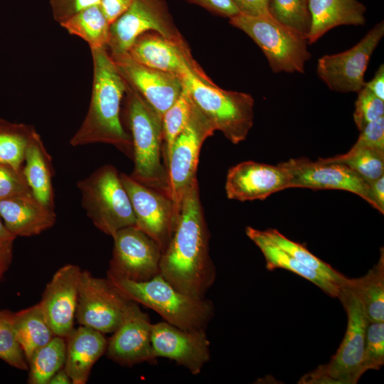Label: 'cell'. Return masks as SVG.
<instances>
[{
    "label": "cell",
    "instance_id": "6da1fadb",
    "mask_svg": "<svg viewBox=\"0 0 384 384\" xmlns=\"http://www.w3.org/2000/svg\"><path fill=\"white\" fill-rule=\"evenodd\" d=\"M209 240L196 179L183 196L176 226L161 255L160 274L182 293L205 298L216 277Z\"/></svg>",
    "mask_w": 384,
    "mask_h": 384
},
{
    "label": "cell",
    "instance_id": "7a4b0ae2",
    "mask_svg": "<svg viewBox=\"0 0 384 384\" xmlns=\"http://www.w3.org/2000/svg\"><path fill=\"white\" fill-rule=\"evenodd\" d=\"M93 65L90 103L81 125L70 139L73 146L95 143L111 144L132 159V142L121 121L127 83L107 47L91 49Z\"/></svg>",
    "mask_w": 384,
    "mask_h": 384
},
{
    "label": "cell",
    "instance_id": "3957f363",
    "mask_svg": "<svg viewBox=\"0 0 384 384\" xmlns=\"http://www.w3.org/2000/svg\"><path fill=\"white\" fill-rule=\"evenodd\" d=\"M124 100V118L133 149L134 169L129 176L170 197L168 173L161 161L162 118L127 83Z\"/></svg>",
    "mask_w": 384,
    "mask_h": 384
},
{
    "label": "cell",
    "instance_id": "277c9868",
    "mask_svg": "<svg viewBox=\"0 0 384 384\" xmlns=\"http://www.w3.org/2000/svg\"><path fill=\"white\" fill-rule=\"evenodd\" d=\"M178 76L215 131L235 144L246 139L254 120V99L250 94L218 87L200 68L187 67Z\"/></svg>",
    "mask_w": 384,
    "mask_h": 384
},
{
    "label": "cell",
    "instance_id": "5b68a950",
    "mask_svg": "<svg viewBox=\"0 0 384 384\" xmlns=\"http://www.w3.org/2000/svg\"><path fill=\"white\" fill-rule=\"evenodd\" d=\"M107 277L126 297L154 310L164 321L180 329L206 331L214 315L211 301L182 293L160 274L141 282Z\"/></svg>",
    "mask_w": 384,
    "mask_h": 384
},
{
    "label": "cell",
    "instance_id": "8992f818",
    "mask_svg": "<svg viewBox=\"0 0 384 384\" xmlns=\"http://www.w3.org/2000/svg\"><path fill=\"white\" fill-rule=\"evenodd\" d=\"M77 187L87 216L103 233L112 237L120 229L135 225L129 198L114 166H100Z\"/></svg>",
    "mask_w": 384,
    "mask_h": 384
},
{
    "label": "cell",
    "instance_id": "52a82bcc",
    "mask_svg": "<svg viewBox=\"0 0 384 384\" xmlns=\"http://www.w3.org/2000/svg\"><path fill=\"white\" fill-rule=\"evenodd\" d=\"M347 314V328L336 353L327 364L303 376L298 383L355 384L364 373L362 367L365 337L368 320L360 302L343 284L337 297Z\"/></svg>",
    "mask_w": 384,
    "mask_h": 384
},
{
    "label": "cell",
    "instance_id": "ba28073f",
    "mask_svg": "<svg viewBox=\"0 0 384 384\" xmlns=\"http://www.w3.org/2000/svg\"><path fill=\"white\" fill-rule=\"evenodd\" d=\"M229 19L233 26L245 32L260 48L274 73L304 72L311 57L305 37L273 17L238 14Z\"/></svg>",
    "mask_w": 384,
    "mask_h": 384
},
{
    "label": "cell",
    "instance_id": "9c48e42d",
    "mask_svg": "<svg viewBox=\"0 0 384 384\" xmlns=\"http://www.w3.org/2000/svg\"><path fill=\"white\" fill-rule=\"evenodd\" d=\"M107 278L81 272L75 319L102 334L113 333L122 322L131 302Z\"/></svg>",
    "mask_w": 384,
    "mask_h": 384
},
{
    "label": "cell",
    "instance_id": "30bf717a",
    "mask_svg": "<svg viewBox=\"0 0 384 384\" xmlns=\"http://www.w3.org/2000/svg\"><path fill=\"white\" fill-rule=\"evenodd\" d=\"M148 31L177 42L184 41L164 0H133L110 24L107 48L110 54L127 53L136 38Z\"/></svg>",
    "mask_w": 384,
    "mask_h": 384
},
{
    "label": "cell",
    "instance_id": "8fae6325",
    "mask_svg": "<svg viewBox=\"0 0 384 384\" xmlns=\"http://www.w3.org/2000/svg\"><path fill=\"white\" fill-rule=\"evenodd\" d=\"M215 131L211 123L193 103L186 126L174 142L167 167L170 197L178 216L185 191L197 179L201 146Z\"/></svg>",
    "mask_w": 384,
    "mask_h": 384
},
{
    "label": "cell",
    "instance_id": "7c38bea8",
    "mask_svg": "<svg viewBox=\"0 0 384 384\" xmlns=\"http://www.w3.org/2000/svg\"><path fill=\"white\" fill-rule=\"evenodd\" d=\"M383 35L384 22L382 21L348 50L323 55L317 63L319 77L334 91L358 92L366 84V70Z\"/></svg>",
    "mask_w": 384,
    "mask_h": 384
},
{
    "label": "cell",
    "instance_id": "4fadbf2b",
    "mask_svg": "<svg viewBox=\"0 0 384 384\" xmlns=\"http://www.w3.org/2000/svg\"><path fill=\"white\" fill-rule=\"evenodd\" d=\"M112 238L114 246L107 277L141 282L160 274L162 250L139 228L135 225L122 228Z\"/></svg>",
    "mask_w": 384,
    "mask_h": 384
},
{
    "label": "cell",
    "instance_id": "5bb4252c",
    "mask_svg": "<svg viewBox=\"0 0 384 384\" xmlns=\"http://www.w3.org/2000/svg\"><path fill=\"white\" fill-rule=\"evenodd\" d=\"M121 181L129 198L135 218V226L166 249L174 234L178 216L171 198L146 186L126 174Z\"/></svg>",
    "mask_w": 384,
    "mask_h": 384
},
{
    "label": "cell",
    "instance_id": "9a60e30c",
    "mask_svg": "<svg viewBox=\"0 0 384 384\" xmlns=\"http://www.w3.org/2000/svg\"><path fill=\"white\" fill-rule=\"evenodd\" d=\"M279 164L289 174V188L347 191L373 206L369 183L342 163L297 158Z\"/></svg>",
    "mask_w": 384,
    "mask_h": 384
},
{
    "label": "cell",
    "instance_id": "2e32d148",
    "mask_svg": "<svg viewBox=\"0 0 384 384\" xmlns=\"http://www.w3.org/2000/svg\"><path fill=\"white\" fill-rule=\"evenodd\" d=\"M110 55L125 82L162 118L182 91L181 78L172 73L144 65L128 53Z\"/></svg>",
    "mask_w": 384,
    "mask_h": 384
},
{
    "label": "cell",
    "instance_id": "e0dca14e",
    "mask_svg": "<svg viewBox=\"0 0 384 384\" xmlns=\"http://www.w3.org/2000/svg\"><path fill=\"white\" fill-rule=\"evenodd\" d=\"M151 341L156 358L174 361L193 375L199 374L210 358L206 331H188L165 321L152 324Z\"/></svg>",
    "mask_w": 384,
    "mask_h": 384
},
{
    "label": "cell",
    "instance_id": "ac0fdd59",
    "mask_svg": "<svg viewBox=\"0 0 384 384\" xmlns=\"http://www.w3.org/2000/svg\"><path fill=\"white\" fill-rule=\"evenodd\" d=\"M151 326L149 315L132 300L119 326L107 340V358L122 366L153 363L156 358L151 346Z\"/></svg>",
    "mask_w": 384,
    "mask_h": 384
},
{
    "label": "cell",
    "instance_id": "d6986e66",
    "mask_svg": "<svg viewBox=\"0 0 384 384\" xmlns=\"http://www.w3.org/2000/svg\"><path fill=\"white\" fill-rule=\"evenodd\" d=\"M81 272L73 264L60 267L46 284L38 302L55 336L66 338L74 329Z\"/></svg>",
    "mask_w": 384,
    "mask_h": 384
},
{
    "label": "cell",
    "instance_id": "ffe728a7",
    "mask_svg": "<svg viewBox=\"0 0 384 384\" xmlns=\"http://www.w3.org/2000/svg\"><path fill=\"white\" fill-rule=\"evenodd\" d=\"M289 174L280 164L276 166L247 161L228 172L225 191L229 199L240 201L264 200L289 188Z\"/></svg>",
    "mask_w": 384,
    "mask_h": 384
},
{
    "label": "cell",
    "instance_id": "44dd1931",
    "mask_svg": "<svg viewBox=\"0 0 384 384\" xmlns=\"http://www.w3.org/2000/svg\"><path fill=\"white\" fill-rule=\"evenodd\" d=\"M127 53L144 65L178 75L187 67L199 68L185 41L177 42L154 31L139 36Z\"/></svg>",
    "mask_w": 384,
    "mask_h": 384
},
{
    "label": "cell",
    "instance_id": "7402d4cb",
    "mask_svg": "<svg viewBox=\"0 0 384 384\" xmlns=\"http://www.w3.org/2000/svg\"><path fill=\"white\" fill-rule=\"evenodd\" d=\"M0 218L16 238L39 235L56 222L55 211L41 204L32 194L0 200Z\"/></svg>",
    "mask_w": 384,
    "mask_h": 384
},
{
    "label": "cell",
    "instance_id": "603a6c76",
    "mask_svg": "<svg viewBox=\"0 0 384 384\" xmlns=\"http://www.w3.org/2000/svg\"><path fill=\"white\" fill-rule=\"evenodd\" d=\"M65 340L64 369L73 384H85L92 367L105 353L107 340L104 334L81 325L74 328Z\"/></svg>",
    "mask_w": 384,
    "mask_h": 384
},
{
    "label": "cell",
    "instance_id": "cb8c5ba5",
    "mask_svg": "<svg viewBox=\"0 0 384 384\" xmlns=\"http://www.w3.org/2000/svg\"><path fill=\"white\" fill-rule=\"evenodd\" d=\"M311 28L306 40L316 42L329 30L343 25L363 26L366 8L358 0H308Z\"/></svg>",
    "mask_w": 384,
    "mask_h": 384
},
{
    "label": "cell",
    "instance_id": "d4e9b609",
    "mask_svg": "<svg viewBox=\"0 0 384 384\" xmlns=\"http://www.w3.org/2000/svg\"><path fill=\"white\" fill-rule=\"evenodd\" d=\"M23 173L34 198L50 210L55 211L52 157L37 131L27 146Z\"/></svg>",
    "mask_w": 384,
    "mask_h": 384
},
{
    "label": "cell",
    "instance_id": "484cf974",
    "mask_svg": "<svg viewBox=\"0 0 384 384\" xmlns=\"http://www.w3.org/2000/svg\"><path fill=\"white\" fill-rule=\"evenodd\" d=\"M247 237L259 247L266 261V268L273 270L282 268L309 280L326 294L337 297L340 287L329 280L319 272L304 265L292 255L270 241L260 230L247 226L245 229Z\"/></svg>",
    "mask_w": 384,
    "mask_h": 384
},
{
    "label": "cell",
    "instance_id": "4316f807",
    "mask_svg": "<svg viewBox=\"0 0 384 384\" xmlns=\"http://www.w3.org/2000/svg\"><path fill=\"white\" fill-rule=\"evenodd\" d=\"M355 294L369 322L384 321V251L364 276L347 278L343 284Z\"/></svg>",
    "mask_w": 384,
    "mask_h": 384
},
{
    "label": "cell",
    "instance_id": "83f0119b",
    "mask_svg": "<svg viewBox=\"0 0 384 384\" xmlns=\"http://www.w3.org/2000/svg\"><path fill=\"white\" fill-rule=\"evenodd\" d=\"M17 340L28 361L55 335L48 324L39 304L14 312Z\"/></svg>",
    "mask_w": 384,
    "mask_h": 384
},
{
    "label": "cell",
    "instance_id": "f1b7e54d",
    "mask_svg": "<svg viewBox=\"0 0 384 384\" xmlns=\"http://www.w3.org/2000/svg\"><path fill=\"white\" fill-rule=\"evenodd\" d=\"M60 25L70 35L84 40L90 50L107 46L110 23L99 5L78 11Z\"/></svg>",
    "mask_w": 384,
    "mask_h": 384
},
{
    "label": "cell",
    "instance_id": "f546056e",
    "mask_svg": "<svg viewBox=\"0 0 384 384\" xmlns=\"http://www.w3.org/2000/svg\"><path fill=\"white\" fill-rule=\"evenodd\" d=\"M65 356V338L55 336L47 344L35 351L29 360L28 383L48 384L54 374L64 368Z\"/></svg>",
    "mask_w": 384,
    "mask_h": 384
},
{
    "label": "cell",
    "instance_id": "4dcf8cb0",
    "mask_svg": "<svg viewBox=\"0 0 384 384\" xmlns=\"http://www.w3.org/2000/svg\"><path fill=\"white\" fill-rule=\"evenodd\" d=\"M36 132L32 125L0 118V162L22 169L27 146Z\"/></svg>",
    "mask_w": 384,
    "mask_h": 384
},
{
    "label": "cell",
    "instance_id": "1f68e13d",
    "mask_svg": "<svg viewBox=\"0 0 384 384\" xmlns=\"http://www.w3.org/2000/svg\"><path fill=\"white\" fill-rule=\"evenodd\" d=\"M262 232L270 241L339 287L346 282L347 277L315 256L302 244L291 240L276 229L270 228Z\"/></svg>",
    "mask_w": 384,
    "mask_h": 384
},
{
    "label": "cell",
    "instance_id": "d6a6232c",
    "mask_svg": "<svg viewBox=\"0 0 384 384\" xmlns=\"http://www.w3.org/2000/svg\"><path fill=\"white\" fill-rule=\"evenodd\" d=\"M193 105L191 96L183 85L179 97L162 116L163 161L166 171L174 142L186 126Z\"/></svg>",
    "mask_w": 384,
    "mask_h": 384
},
{
    "label": "cell",
    "instance_id": "836d02e7",
    "mask_svg": "<svg viewBox=\"0 0 384 384\" xmlns=\"http://www.w3.org/2000/svg\"><path fill=\"white\" fill-rule=\"evenodd\" d=\"M327 161L342 163L370 183L384 175V150L363 149L331 158Z\"/></svg>",
    "mask_w": 384,
    "mask_h": 384
},
{
    "label": "cell",
    "instance_id": "e575fe53",
    "mask_svg": "<svg viewBox=\"0 0 384 384\" xmlns=\"http://www.w3.org/2000/svg\"><path fill=\"white\" fill-rule=\"evenodd\" d=\"M273 18L306 38L311 28L308 0H270Z\"/></svg>",
    "mask_w": 384,
    "mask_h": 384
},
{
    "label": "cell",
    "instance_id": "d590c367",
    "mask_svg": "<svg viewBox=\"0 0 384 384\" xmlns=\"http://www.w3.org/2000/svg\"><path fill=\"white\" fill-rule=\"evenodd\" d=\"M0 359L21 370H28V363L17 340L14 312L0 310Z\"/></svg>",
    "mask_w": 384,
    "mask_h": 384
},
{
    "label": "cell",
    "instance_id": "8d00e7d4",
    "mask_svg": "<svg viewBox=\"0 0 384 384\" xmlns=\"http://www.w3.org/2000/svg\"><path fill=\"white\" fill-rule=\"evenodd\" d=\"M384 364V321L368 322L365 337L363 370H379Z\"/></svg>",
    "mask_w": 384,
    "mask_h": 384
},
{
    "label": "cell",
    "instance_id": "74e56055",
    "mask_svg": "<svg viewBox=\"0 0 384 384\" xmlns=\"http://www.w3.org/2000/svg\"><path fill=\"white\" fill-rule=\"evenodd\" d=\"M384 116V101L363 87L358 92L353 119L359 131L368 124Z\"/></svg>",
    "mask_w": 384,
    "mask_h": 384
},
{
    "label": "cell",
    "instance_id": "f35d334b",
    "mask_svg": "<svg viewBox=\"0 0 384 384\" xmlns=\"http://www.w3.org/2000/svg\"><path fill=\"white\" fill-rule=\"evenodd\" d=\"M32 194L22 169L0 162V200ZM33 195V194H32Z\"/></svg>",
    "mask_w": 384,
    "mask_h": 384
},
{
    "label": "cell",
    "instance_id": "ab89813d",
    "mask_svg": "<svg viewBox=\"0 0 384 384\" xmlns=\"http://www.w3.org/2000/svg\"><path fill=\"white\" fill-rule=\"evenodd\" d=\"M360 132L351 151L363 149L384 150V116L370 122Z\"/></svg>",
    "mask_w": 384,
    "mask_h": 384
},
{
    "label": "cell",
    "instance_id": "60d3db41",
    "mask_svg": "<svg viewBox=\"0 0 384 384\" xmlns=\"http://www.w3.org/2000/svg\"><path fill=\"white\" fill-rule=\"evenodd\" d=\"M100 0H50L53 17L59 24L87 7L100 5Z\"/></svg>",
    "mask_w": 384,
    "mask_h": 384
},
{
    "label": "cell",
    "instance_id": "b9f144b4",
    "mask_svg": "<svg viewBox=\"0 0 384 384\" xmlns=\"http://www.w3.org/2000/svg\"><path fill=\"white\" fill-rule=\"evenodd\" d=\"M210 12L229 18L238 15L239 11L233 0H187Z\"/></svg>",
    "mask_w": 384,
    "mask_h": 384
},
{
    "label": "cell",
    "instance_id": "7bdbcfd3",
    "mask_svg": "<svg viewBox=\"0 0 384 384\" xmlns=\"http://www.w3.org/2000/svg\"><path fill=\"white\" fill-rule=\"evenodd\" d=\"M239 14L252 16L272 17L270 12V0H233Z\"/></svg>",
    "mask_w": 384,
    "mask_h": 384
},
{
    "label": "cell",
    "instance_id": "ee69618b",
    "mask_svg": "<svg viewBox=\"0 0 384 384\" xmlns=\"http://www.w3.org/2000/svg\"><path fill=\"white\" fill-rule=\"evenodd\" d=\"M133 0H100V7L111 24L131 5Z\"/></svg>",
    "mask_w": 384,
    "mask_h": 384
},
{
    "label": "cell",
    "instance_id": "f6af8a7d",
    "mask_svg": "<svg viewBox=\"0 0 384 384\" xmlns=\"http://www.w3.org/2000/svg\"><path fill=\"white\" fill-rule=\"evenodd\" d=\"M373 208L384 214V175L369 183Z\"/></svg>",
    "mask_w": 384,
    "mask_h": 384
},
{
    "label": "cell",
    "instance_id": "bcb514c9",
    "mask_svg": "<svg viewBox=\"0 0 384 384\" xmlns=\"http://www.w3.org/2000/svg\"><path fill=\"white\" fill-rule=\"evenodd\" d=\"M364 87L373 94L384 101V65L381 64L371 80L366 82Z\"/></svg>",
    "mask_w": 384,
    "mask_h": 384
},
{
    "label": "cell",
    "instance_id": "7dc6e473",
    "mask_svg": "<svg viewBox=\"0 0 384 384\" xmlns=\"http://www.w3.org/2000/svg\"><path fill=\"white\" fill-rule=\"evenodd\" d=\"M14 244L0 247V281L9 270L14 257Z\"/></svg>",
    "mask_w": 384,
    "mask_h": 384
},
{
    "label": "cell",
    "instance_id": "c3c4849f",
    "mask_svg": "<svg viewBox=\"0 0 384 384\" xmlns=\"http://www.w3.org/2000/svg\"><path fill=\"white\" fill-rule=\"evenodd\" d=\"M16 238V237L6 228L0 218V247L14 244Z\"/></svg>",
    "mask_w": 384,
    "mask_h": 384
},
{
    "label": "cell",
    "instance_id": "681fc988",
    "mask_svg": "<svg viewBox=\"0 0 384 384\" xmlns=\"http://www.w3.org/2000/svg\"><path fill=\"white\" fill-rule=\"evenodd\" d=\"M72 383L71 379L66 370L63 368L56 372L54 375L50 378L48 384H70Z\"/></svg>",
    "mask_w": 384,
    "mask_h": 384
}]
</instances>
